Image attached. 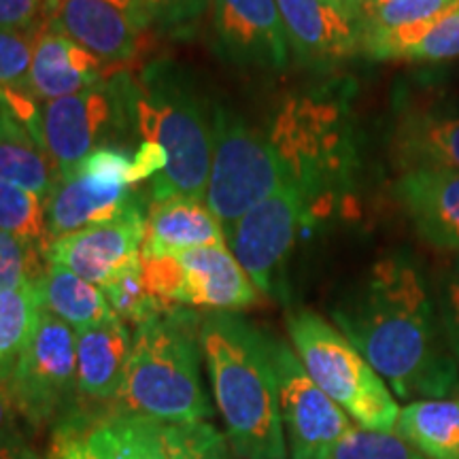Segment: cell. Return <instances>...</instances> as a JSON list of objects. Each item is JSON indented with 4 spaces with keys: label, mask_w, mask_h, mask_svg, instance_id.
<instances>
[{
    "label": "cell",
    "mask_w": 459,
    "mask_h": 459,
    "mask_svg": "<svg viewBox=\"0 0 459 459\" xmlns=\"http://www.w3.org/2000/svg\"><path fill=\"white\" fill-rule=\"evenodd\" d=\"M334 325L402 402L453 398L459 366L436 298L406 254L381 257L332 311Z\"/></svg>",
    "instance_id": "6da1fadb"
},
{
    "label": "cell",
    "mask_w": 459,
    "mask_h": 459,
    "mask_svg": "<svg viewBox=\"0 0 459 459\" xmlns=\"http://www.w3.org/2000/svg\"><path fill=\"white\" fill-rule=\"evenodd\" d=\"M200 347L234 451L243 459H287L271 336L234 313H209Z\"/></svg>",
    "instance_id": "7a4b0ae2"
},
{
    "label": "cell",
    "mask_w": 459,
    "mask_h": 459,
    "mask_svg": "<svg viewBox=\"0 0 459 459\" xmlns=\"http://www.w3.org/2000/svg\"><path fill=\"white\" fill-rule=\"evenodd\" d=\"M203 317L175 307L132 328V349L113 411L162 426L203 423L213 415L200 377Z\"/></svg>",
    "instance_id": "3957f363"
},
{
    "label": "cell",
    "mask_w": 459,
    "mask_h": 459,
    "mask_svg": "<svg viewBox=\"0 0 459 459\" xmlns=\"http://www.w3.org/2000/svg\"><path fill=\"white\" fill-rule=\"evenodd\" d=\"M134 126L141 141L156 143L169 164L152 179V200L189 196L204 200L213 153V113H209L183 73L156 62L136 85Z\"/></svg>",
    "instance_id": "277c9868"
},
{
    "label": "cell",
    "mask_w": 459,
    "mask_h": 459,
    "mask_svg": "<svg viewBox=\"0 0 459 459\" xmlns=\"http://www.w3.org/2000/svg\"><path fill=\"white\" fill-rule=\"evenodd\" d=\"M347 91L324 88L294 96L283 105L268 132L283 160L290 181L302 189L311 215L351 187L355 153Z\"/></svg>",
    "instance_id": "5b68a950"
},
{
    "label": "cell",
    "mask_w": 459,
    "mask_h": 459,
    "mask_svg": "<svg viewBox=\"0 0 459 459\" xmlns=\"http://www.w3.org/2000/svg\"><path fill=\"white\" fill-rule=\"evenodd\" d=\"M287 332L308 377L355 426L395 432L398 398L336 325L308 308H298L287 315Z\"/></svg>",
    "instance_id": "8992f818"
},
{
    "label": "cell",
    "mask_w": 459,
    "mask_h": 459,
    "mask_svg": "<svg viewBox=\"0 0 459 459\" xmlns=\"http://www.w3.org/2000/svg\"><path fill=\"white\" fill-rule=\"evenodd\" d=\"M285 183H290V175L268 132L217 107L204 203L221 221L223 230L273 196Z\"/></svg>",
    "instance_id": "52a82bcc"
},
{
    "label": "cell",
    "mask_w": 459,
    "mask_h": 459,
    "mask_svg": "<svg viewBox=\"0 0 459 459\" xmlns=\"http://www.w3.org/2000/svg\"><path fill=\"white\" fill-rule=\"evenodd\" d=\"M20 417L34 428L62 426L79 415L74 330L43 311L9 377Z\"/></svg>",
    "instance_id": "ba28073f"
},
{
    "label": "cell",
    "mask_w": 459,
    "mask_h": 459,
    "mask_svg": "<svg viewBox=\"0 0 459 459\" xmlns=\"http://www.w3.org/2000/svg\"><path fill=\"white\" fill-rule=\"evenodd\" d=\"M136 85L117 77L82 94L41 102L43 147L60 172L73 170L126 126H134ZM136 130V126H134Z\"/></svg>",
    "instance_id": "9c48e42d"
},
{
    "label": "cell",
    "mask_w": 459,
    "mask_h": 459,
    "mask_svg": "<svg viewBox=\"0 0 459 459\" xmlns=\"http://www.w3.org/2000/svg\"><path fill=\"white\" fill-rule=\"evenodd\" d=\"M313 221L296 183H285L237 223L226 228V245L264 296H283V274L298 234Z\"/></svg>",
    "instance_id": "30bf717a"
},
{
    "label": "cell",
    "mask_w": 459,
    "mask_h": 459,
    "mask_svg": "<svg viewBox=\"0 0 459 459\" xmlns=\"http://www.w3.org/2000/svg\"><path fill=\"white\" fill-rule=\"evenodd\" d=\"M287 459H319L353 426L341 406L317 387L290 344L271 336Z\"/></svg>",
    "instance_id": "8fae6325"
},
{
    "label": "cell",
    "mask_w": 459,
    "mask_h": 459,
    "mask_svg": "<svg viewBox=\"0 0 459 459\" xmlns=\"http://www.w3.org/2000/svg\"><path fill=\"white\" fill-rule=\"evenodd\" d=\"M389 149L402 172L459 170V100L404 91L395 100Z\"/></svg>",
    "instance_id": "7c38bea8"
},
{
    "label": "cell",
    "mask_w": 459,
    "mask_h": 459,
    "mask_svg": "<svg viewBox=\"0 0 459 459\" xmlns=\"http://www.w3.org/2000/svg\"><path fill=\"white\" fill-rule=\"evenodd\" d=\"M217 51L230 65L283 71L290 41L277 0H211Z\"/></svg>",
    "instance_id": "4fadbf2b"
},
{
    "label": "cell",
    "mask_w": 459,
    "mask_h": 459,
    "mask_svg": "<svg viewBox=\"0 0 459 459\" xmlns=\"http://www.w3.org/2000/svg\"><path fill=\"white\" fill-rule=\"evenodd\" d=\"M145 220L147 206H139L119 220L51 240L48 260L62 264L68 271L102 290L119 274L141 264Z\"/></svg>",
    "instance_id": "5bb4252c"
},
{
    "label": "cell",
    "mask_w": 459,
    "mask_h": 459,
    "mask_svg": "<svg viewBox=\"0 0 459 459\" xmlns=\"http://www.w3.org/2000/svg\"><path fill=\"white\" fill-rule=\"evenodd\" d=\"M291 54L300 65L330 71L364 56V15H351L328 0H277Z\"/></svg>",
    "instance_id": "9a60e30c"
},
{
    "label": "cell",
    "mask_w": 459,
    "mask_h": 459,
    "mask_svg": "<svg viewBox=\"0 0 459 459\" xmlns=\"http://www.w3.org/2000/svg\"><path fill=\"white\" fill-rule=\"evenodd\" d=\"M139 206H145V203L132 186L94 179L79 170L62 172L45 198L49 238L56 240L79 230L119 220Z\"/></svg>",
    "instance_id": "2e32d148"
},
{
    "label": "cell",
    "mask_w": 459,
    "mask_h": 459,
    "mask_svg": "<svg viewBox=\"0 0 459 459\" xmlns=\"http://www.w3.org/2000/svg\"><path fill=\"white\" fill-rule=\"evenodd\" d=\"M394 196L419 238L434 249L459 254V170L402 172Z\"/></svg>",
    "instance_id": "e0dca14e"
},
{
    "label": "cell",
    "mask_w": 459,
    "mask_h": 459,
    "mask_svg": "<svg viewBox=\"0 0 459 459\" xmlns=\"http://www.w3.org/2000/svg\"><path fill=\"white\" fill-rule=\"evenodd\" d=\"M49 24L105 65H124L139 51L143 28L107 0H54Z\"/></svg>",
    "instance_id": "ac0fdd59"
},
{
    "label": "cell",
    "mask_w": 459,
    "mask_h": 459,
    "mask_svg": "<svg viewBox=\"0 0 459 459\" xmlns=\"http://www.w3.org/2000/svg\"><path fill=\"white\" fill-rule=\"evenodd\" d=\"M183 266V307L232 313L260 300V291L228 249L211 245L179 255Z\"/></svg>",
    "instance_id": "d6986e66"
},
{
    "label": "cell",
    "mask_w": 459,
    "mask_h": 459,
    "mask_svg": "<svg viewBox=\"0 0 459 459\" xmlns=\"http://www.w3.org/2000/svg\"><path fill=\"white\" fill-rule=\"evenodd\" d=\"M107 65L48 24L34 45L28 88L39 102L65 99L107 82Z\"/></svg>",
    "instance_id": "ffe728a7"
},
{
    "label": "cell",
    "mask_w": 459,
    "mask_h": 459,
    "mask_svg": "<svg viewBox=\"0 0 459 459\" xmlns=\"http://www.w3.org/2000/svg\"><path fill=\"white\" fill-rule=\"evenodd\" d=\"M211 245H226V230L204 200L170 196L147 204L141 255H181Z\"/></svg>",
    "instance_id": "44dd1931"
},
{
    "label": "cell",
    "mask_w": 459,
    "mask_h": 459,
    "mask_svg": "<svg viewBox=\"0 0 459 459\" xmlns=\"http://www.w3.org/2000/svg\"><path fill=\"white\" fill-rule=\"evenodd\" d=\"M132 349L130 325L117 315L74 332V353H77V383L83 400L115 402L122 389L126 366Z\"/></svg>",
    "instance_id": "7402d4cb"
},
{
    "label": "cell",
    "mask_w": 459,
    "mask_h": 459,
    "mask_svg": "<svg viewBox=\"0 0 459 459\" xmlns=\"http://www.w3.org/2000/svg\"><path fill=\"white\" fill-rule=\"evenodd\" d=\"M39 296L43 311L62 319L74 332L99 325L115 315L100 287L49 260L45 277L39 283Z\"/></svg>",
    "instance_id": "603a6c76"
},
{
    "label": "cell",
    "mask_w": 459,
    "mask_h": 459,
    "mask_svg": "<svg viewBox=\"0 0 459 459\" xmlns=\"http://www.w3.org/2000/svg\"><path fill=\"white\" fill-rule=\"evenodd\" d=\"M395 434L428 459H459V398L409 402L400 409Z\"/></svg>",
    "instance_id": "cb8c5ba5"
},
{
    "label": "cell",
    "mask_w": 459,
    "mask_h": 459,
    "mask_svg": "<svg viewBox=\"0 0 459 459\" xmlns=\"http://www.w3.org/2000/svg\"><path fill=\"white\" fill-rule=\"evenodd\" d=\"M94 434L105 459H169L164 426L149 417L111 411L94 417Z\"/></svg>",
    "instance_id": "d4e9b609"
},
{
    "label": "cell",
    "mask_w": 459,
    "mask_h": 459,
    "mask_svg": "<svg viewBox=\"0 0 459 459\" xmlns=\"http://www.w3.org/2000/svg\"><path fill=\"white\" fill-rule=\"evenodd\" d=\"M60 177L54 160L26 128L0 134V181L48 198Z\"/></svg>",
    "instance_id": "484cf974"
},
{
    "label": "cell",
    "mask_w": 459,
    "mask_h": 459,
    "mask_svg": "<svg viewBox=\"0 0 459 459\" xmlns=\"http://www.w3.org/2000/svg\"><path fill=\"white\" fill-rule=\"evenodd\" d=\"M41 315L39 285L0 291V381H9Z\"/></svg>",
    "instance_id": "4316f807"
},
{
    "label": "cell",
    "mask_w": 459,
    "mask_h": 459,
    "mask_svg": "<svg viewBox=\"0 0 459 459\" xmlns=\"http://www.w3.org/2000/svg\"><path fill=\"white\" fill-rule=\"evenodd\" d=\"M0 230L48 254L51 238L45 198L0 181Z\"/></svg>",
    "instance_id": "83f0119b"
},
{
    "label": "cell",
    "mask_w": 459,
    "mask_h": 459,
    "mask_svg": "<svg viewBox=\"0 0 459 459\" xmlns=\"http://www.w3.org/2000/svg\"><path fill=\"white\" fill-rule=\"evenodd\" d=\"M319 459H428L395 432L351 426Z\"/></svg>",
    "instance_id": "f1b7e54d"
},
{
    "label": "cell",
    "mask_w": 459,
    "mask_h": 459,
    "mask_svg": "<svg viewBox=\"0 0 459 459\" xmlns=\"http://www.w3.org/2000/svg\"><path fill=\"white\" fill-rule=\"evenodd\" d=\"M169 459H243L228 436L209 421L189 426H164Z\"/></svg>",
    "instance_id": "f546056e"
},
{
    "label": "cell",
    "mask_w": 459,
    "mask_h": 459,
    "mask_svg": "<svg viewBox=\"0 0 459 459\" xmlns=\"http://www.w3.org/2000/svg\"><path fill=\"white\" fill-rule=\"evenodd\" d=\"M102 291H105L113 313L132 328L141 325L143 321L156 317L160 313L170 311L169 307L160 304L156 298L149 294L145 283H143L141 264L136 268H130L128 273L119 274L107 287H102Z\"/></svg>",
    "instance_id": "4dcf8cb0"
},
{
    "label": "cell",
    "mask_w": 459,
    "mask_h": 459,
    "mask_svg": "<svg viewBox=\"0 0 459 459\" xmlns=\"http://www.w3.org/2000/svg\"><path fill=\"white\" fill-rule=\"evenodd\" d=\"M48 271V254L0 230V291L39 285Z\"/></svg>",
    "instance_id": "1f68e13d"
},
{
    "label": "cell",
    "mask_w": 459,
    "mask_h": 459,
    "mask_svg": "<svg viewBox=\"0 0 459 459\" xmlns=\"http://www.w3.org/2000/svg\"><path fill=\"white\" fill-rule=\"evenodd\" d=\"M459 0H378L364 4V30H395L432 20Z\"/></svg>",
    "instance_id": "d6a6232c"
},
{
    "label": "cell",
    "mask_w": 459,
    "mask_h": 459,
    "mask_svg": "<svg viewBox=\"0 0 459 459\" xmlns=\"http://www.w3.org/2000/svg\"><path fill=\"white\" fill-rule=\"evenodd\" d=\"M43 28L39 30H3L0 28V91L32 94L28 88V74L32 66L34 45Z\"/></svg>",
    "instance_id": "836d02e7"
},
{
    "label": "cell",
    "mask_w": 459,
    "mask_h": 459,
    "mask_svg": "<svg viewBox=\"0 0 459 459\" xmlns=\"http://www.w3.org/2000/svg\"><path fill=\"white\" fill-rule=\"evenodd\" d=\"M459 60V3L446 9L429 24L421 39L415 43L404 62H457Z\"/></svg>",
    "instance_id": "e575fe53"
},
{
    "label": "cell",
    "mask_w": 459,
    "mask_h": 459,
    "mask_svg": "<svg viewBox=\"0 0 459 459\" xmlns=\"http://www.w3.org/2000/svg\"><path fill=\"white\" fill-rule=\"evenodd\" d=\"M143 283L164 307H183V266L179 255H141Z\"/></svg>",
    "instance_id": "d590c367"
},
{
    "label": "cell",
    "mask_w": 459,
    "mask_h": 459,
    "mask_svg": "<svg viewBox=\"0 0 459 459\" xmlns=\"http://www.w3.org/2000/svg\"><path fill=\"white\" fill-rule=\"evenodd\" d=\"M45 459H105L94 434V417L88 421V417L79 412L57 426Z\"/></svg>",
    "instance_id": "8d00e7d4"
},
{
    "label": "cell",
    "mask_w": 459,
    "mask_h": 459,
    "mask_svg": "<svg viewBox=\"0 0 459 459\" xmlns=\"http://www.w3.org/2000/svg\"><path fill=\"white\" fill-rule=\"evenodd\" d=\"M136 7L145 28L172 30L198 20L211 7V0H136Z\"/></svg>",
    "instance_id": "74e56055"
},
{
    "label": "cell",
    "mask_w": 459,
    "mask_h": 459,
    "mask_svg": "<svg viewBox=\"0 0 459 459\" xmlns=\"http://www.w3.org/2000/svg\"><path fill=\"white\" fill-rule=\"evenodd\" d=\"M73 170H79L83 175L94 177V179L100 181L134 186V181H132V156H128L119 147L96 149L82 164L74 166Z\"/></svg>",
    "instance_id": "f35d334b"
},
{
    "label": "cell",
    "mask_w": 459,
    "mask_h": 459,
    "mask_svg": "<svg viewBox=\"0 0 459 459\" xmlns=\"http://www.w3.org/2000/svg\"><path fill=\"white\" fill-rule=\"evenodd\" d=\"M54 0H0L3 30H39L49 24Z\"/></svg>",
    "instance_id": "ab89813d"
},
{
    "label": "cell",
    "mask_w": 459,
    "mask_h": 459,
    "mask_svg": "<svg viewBox=\"0 0 459 459\" xmlns=\"http://www.w3.org/2000/svg\"><path fill=\"white\" fill-rule=\"evenodd\" d=\"M440 321H443L446 342L459 366V264L443 279L436 294Z\"/></svg>",
    "instance_id": "60d3db41"
},
{
    "label": "cell",
    "mask_w": 459,
    "mask_h": 459,
    "mask_svg": "<svg viewBox=\"0 0 459 459\" xmlns=\"http://www.w3.org/2000/svg\"><path fill=\"white\" fill-rule=\"evenodd\" d=\"M166 164H169V156H166L162 147L156 145V143L141 141L139 149L132 156V181L141 183L156 179L160 172L166 169Z\"/></svg>",
    "instance_id": "b9f144b4"
},
{
    "label": "cell",
    "mask_w": 459,
    "mask_h": 459,
    "mask_svg": "<svg viewBox=\"0 0 459 459\" xmlns=\"http://www.w3.org/2000/svg\"><path fill=\"white\" fill-rule=\"evenodd\" d=\"M17 419H20V411H17L13 395H11L9 383L0 381V440L20 434L17 432Z\"/></svg>",
    "instance_id": "7bdbcfd3"
},
{
    "label": "cell",
    "mask_w": 459,
    "mask_h": 459,
    "mask_svg": "<svg viewBox=\"0 0 459 459\" xmlns=\"http://www.w3.org/2000/svg\"><path fill=\"white\" fill-rule=\"evenodd\" d=\"M0 459H39L20 434L0 440Z\"/></svg>",
    "instance_id": "ee69618b"
},
{
    "label": "cell",
    "mask_w": 459,
    "mask_h": 459,
    "mask_svg": "<svg viewBox=\"0 0 459 459\" xmlns=\"http://www.w3.org/2000/svg\"><path fill=\"white\" fill-rule=\"evenodd\" d=\"M17 128H24V126L20 124V119H17L13 111H11L7 99H4V94L0 91V134H7V132Z\"/></svg>",
    "instance_id": "f6af8a7d"
},
{
    "label": "cell",
    "mask_w": 459,
    "mask_h": 459,
    "mask_svg": "<svg viewBox=\"0 0 459 459\" xmlns=\"http://www.w3.org/2000/svg\"><path fill=\"white\" fill-rule=\"evenodd\" d=\"M330 4H334V7L347 11V13L351 15H364V4L366 0H328Z\"/></svg>",
    "instance_id": "bcb514c9"
},
{
    "label": "cell",
    "mask_w": 459,
    "mask_h": 459,
    "mask_svg": "<svg viewBox=\"0 0 459 459\" xmlns=\"http://www.w3.org/2000/svg\"><path fill=\"white\" fill-rule=\"evenodd\" d=\"M366 3H378V0H366Z\"/></svg>",
    "instance_id": "7dc6e473"
}]
</instances>
